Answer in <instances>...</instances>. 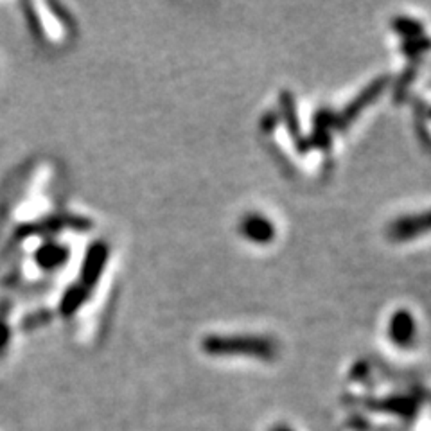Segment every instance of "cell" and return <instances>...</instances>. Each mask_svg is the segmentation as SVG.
<instances>
[{"mask_svg":"<svg viewBox=\"0 0 431 431\" xmlns=\"http://www.w3.org/2000/svg\"><path fill=\"white\" fill-rule=\"evenodd\" d=\"M431 232V209L419 214H410L396 219L388 226V238L391 241H410V239L423 238Z\"/></svg>","mask_w":431,"mask_h":431,"instance_id":"obj_2","label":"cell"},{"mask_svg":"<svg viewBox=\"0 0 431 431\" xmlns=\"http://www.w3.org/2000/svg\"><path fill=\"white\" fill-rule=\"evenodd\" d=\"M203 351L210 356H252L272 360L277 354V344L257 334H212L203 340Z\"/></svg>","mask_w":431,"mask_h":431,"instance_id":"obj_1","label":"cell"},{"mask_svg":"<svg viewBox=\"0 0 431 431\" xmlns=\"http://www.w3.org/2000/svg\"><path fill=\"white\" fill-rule=\"evenodd\" d=\"M273 431H293V430H289V427H286V426H279V427H275Z\"/></svg>","mask_w":431,"mask_h":431,"instance_id":"obj_7","label":"cell"},{"mask_svg":"<svg viewBox=\"0 0 431 431\" xmlns=\"http://www.w3.org/2000/svg\"><path fill=\"white\" fill-rule=\"evenodd\" d=\"M281 107H282V114H284V121H286V124H288V130L291 131L293 139L297 140V142H301V131H298L297 111H295V103H293L291 94H282Z\"/></svg>","mask_w":431,"mask_h":431,"instance_id":"obj_6","label":"cell"},{"mask_svg":"<svg viewBox=\"0 0 431 431\" xmlns=\"http://www.w3.org/2000/svg\"><path fill=\"white\" fill-rule=\"evenodd\" d=\"M241 232L250 241L268 243L275 236V226L261 214H250L248 218L241 221Z\"/></svg>","mask_w":431,"mask_h":431,"instance_id":"obj_4","label":"cell"},{"mask_svg":"<svg viewBox=\"0 0 431 431\" xmlns=\"http://www.w3.org/2000/svg\"><path fill=\"white\" fill-rule=\"evenodd\" d=\"M384 85H387V78H380L377 81H374V83L368 85V87L361 92L360 97H356V99L352 101V103L348 104L344 111H340V114L336 115L338 128L347 126V124H351L352 121L356 119L358 115H360V111L363 110L365 107H368L372 101H376L377 97H380L381 92H383V88H384Z\"/></svg>","mask_w":431,"mask_h":431,"instance_id":"obj_3","label":"cell"},{"mask_svg":"<svg viewBox=\"0 0 431 431\" xmlns=\"http://www.w3.org/2000/svg\"><path fill=\"white\" fill-rule=\"evenodd\" d=\"M415 336V320L406 309L397 311L390 320V338L397 345L404 347Z\"/></svg>","mask_w":431,"mask_h":431,"instance_id":"obj_5","label":"cell"}]
</instances>
